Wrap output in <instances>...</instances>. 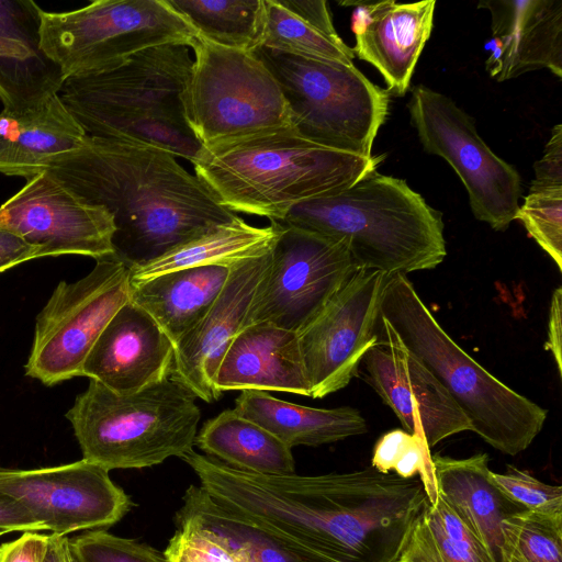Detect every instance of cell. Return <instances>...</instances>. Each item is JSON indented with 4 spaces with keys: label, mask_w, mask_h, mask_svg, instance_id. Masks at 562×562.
I'll return each mask as SVG.
<instances>
[{
    "label": "cell",
    "mask_w": 562,
    "mask_h": 562,
    "mask_svg": "<svg viewBox=\"0 0 562 562\" xmlns=\"http://www.w3.org/2000/svg\"><path fill=\"white\" fill-rule=\"evenodd\" d=\"M181 459L216 503L290 539L312 562H394L427 499L419 479L372 467L265 475L193 449Z\"/></svg>",
    "instance_id": "6da1fadb"
},
{
    "label": "cell",
    "mask_w": 562,
    "mask_h": 562,
    "mask_svg": "<svg viewBox=\"0 0 562 562\" xmlns=\"http://www.w3.org/2000/svg\"><path fill=\"white\" fill-rule=\"evenodd\" d=\"M47 171L86 202L112 214L114 255L128 268L237 216L176 155L144 143L87 135L80 148Z\"/></svg>",
    "instance_id": "7a4b0ae2"
},
{
    "label": "cell",
    "mask_w": 562,
    "mask_h": 562,
    "mask_svg": "<svg viewBox=\"0 0 562 562\" xmlns=\"http://www.w3.org/2000/svg\"><path fill=\"white\" fill-rule=\"evenodd\" d=\"M383 157L339 151L282 130L202 148L191 164L222 206L280 222L293 206L376 171Z\"/></svg>",
    "instance_id": "3957f363"
},
{
    "label": "cell",
    "mask_w": 562,
    "mask_h": 562,
    "mask_svg": "<svg viewBox=\"0 0 562 562\" xmlns=\"http://www.w3.org/2000/svg\"><path fill=\"white\" fill-rule=\"evenodd\" d=\"M280 223L337 239L358 269L387 276L430 270L447 256L441 213L405 180L376 171L293 206Z\"/></svg>",
    "instance_id": "277c9868"
},
{
    "label": "cell",
    "mask_w": 562,
    "mask_h": 562,
    "mask_svg": "<svg viewBox=\"0 0 562 562\" xmlns=\"http://www.w3.org/2000/svg\"><path fill=\"white\" fill-rule=\"evenodd\" d=\"M189 48L144 49L115 69L67 78L58 95L87 135L153 145L192 162L202 146L182 113Z\"/></svg>",
    "instance_id": "5b68a950"
},
{
    "label": "cell",
    "mask_w": 562,
    "mask_h": 562,
    "mask_svg": "<svg viewBox=\"0 0 562 562\" xmlns=\"http://www.w3.org/2000/svg\"><path fill=\"white\" fill-rule=\"evenodd\" d=\"M380 316L446 389L472 431L509 456L530 446L544 426L548 411L470 357L440 326L406 276L387 277Z\"/></svg>",
    "instance_id": "8992f818"
},
{
    "label": "cell",
    "mask_w": 562,
    "mask_h": 562,
    "mask_svg": "<svg viewBox=\"0 0 562 562\" xmlns=\"http://www.w3.org/2000/svg\"><path fill=\"white\" fill-rule=\"evenodd\" d=\"M196 398L170 375L124 395L90 380L66 417L82 459L108 471L143 469L193 449L201 417Z\"/></svg>",
    "instance_id": "52a82bcc"
},
{
    "label": "cell",
    "mask_w": 562,
    "mask_h": 562,
    "mask_svg": "<svg viewBox=\"0 0 562 562\" xmlns=\"http://www.w3.org/2000/svg\"><path fill=\"white\" fill-rule=\"evenodd\" d=\"M278 81L294 131L318 145L371 157L389 112V91L353 64L300 57L258 47L252 50Z\"/></svg>",
    "instance_id": "ba28073f"
},
{
    "label": "cell",
    "mask_w": 562,
    "mask_h": 562,
    "mask_svg": "<svg viewBox=\"0 0 562 562\" xmlns=\"http://www.w3.org/2000/svg\"><path fill=\"white\" fill-rule=\"evenodd\" d=\"M181 93L187 126L202 148L282 130H294L282 90L254 52L196 36Z\"/></svg>",
    "instance_id": "9c48e42d"
},
{
    "label": "cell",
    "mask_w": 562,
    "mask_h": 562,
    "mask_svg": "<svg viewBox=\"0 0 562 562\" xmlns=\"http://www.w3.org/2000/svg\"><path fill=\"white\" fill-rule=\"evenodd\" d=\"M40 48L67 78L115 69L159 45L191 48L198 34L166 0H95L67 12L40 9Z\"/></svg>",
    "instance_id": "30bf717a"
},
{
    "label": "cell",
    "mask_w": 562,
    "mask_h": 562,
    "mask_svg": "<svg viewBox=\"0 0 562 562\" xmlns=\"http://www.w3.org/2000/svg\"><path fill=\"white\" fill-rule=\"evenodd\" d=\"M76 282L58 283L35 323L25 374L45 385L82 376L92 346L130 300V269L114 254Z\"/></svg>",
    "instance_id": "8fae6325"
},
{
    "label": "cell",
    "mask_w": 562,
    "mask_h": 562,
    "mask_svg": "<svg viewBox=\"0 0 562 562\" xmlns=\"http://www.w3.org/2000/svg\"><path fill=\"white\" fill-rule=\"evenodd\" d=\"M407 106L424 150L454 169L474 216L495 231H505L519 209L518 171L492 151L473 120L449 97L418 85Z\"/></svg>",
    "instance_id": "7c38bea8"
},
{
    "label": "cell",
    "mask_w": 562,
    "mask_h": 562,
    "mask_svg": "<svg viewBox=\"0 0 562 562\" xmlns=\"http://www.w3.org/2000/svg\"><path fill=\"white\" fill-rule=\"evenodd\" d=\"M280 224L269 269L258 285L245 327L270 323L299 333L358 267L344 243Z\"/></svg>",
    "instance_id": "4fadbf2b"
},
{
    "label": "cell",
    "mask_w": 562,
    "mask_h": 562,
    "mask_svg": "<svg viewBox=\"0 0 562 562\" xmlns=\"http://www.w3.org/2000/svg\"><path fill=\"white\" fill-rule=\"evenodd\" d=\"M387 274L358 269L317 316L297 333L310 396L323 398L357 376L375 341Z\"/></svg>",
    "instance_id": "5bb4252c"
},
{
    "label": "cell",
    "mask_w": 562,
    "mask_h": 562,
    "mask_svg": "<svg viewBox=\"0 0 562 562\" xmlns=\"http://www.w3.org/2000/svg\"><path fill=\"white\" fill-rule=\"evenodd\" d=\"M109 472L85 459L32 470L0 468V492L20 502L45 530L67 536L110 527L130 510V496Z\"/></svg>",
    "instance_id": "9a60e30c"
},
{
    "label": "cell",
    "mask_w": 562,
    "mask_h": 562,
    "mask_svg": "<svg viewBox=\"0 0 562 562\" xmlns=\"http://www.w3.org/2000/svg\"><path fill=\"white\" fill-rule=\"evenodd\" d=\"M0 227L38 247L41 257L82 255L97 260L114 254L112 214L86 202L49 171L27 179L0 205Z\"/></svg>",
    "instance_id": "2e32d148"
},
{
    "label": "cell",
    "mask_w": 562,
    "mask_h": 562,
    "mask_svg": "<svg viewBox=\"0 0 562 562\" xmlns=\"http://www.w3.org/2000/svg\"><path fill=\"white\" fill-rule=\"evenodd\" d=\"M375 336L357 376L394 412L404 430L420 436L429 449L452 435L472 431L469 419L446 389L405 348L380 314Z\"/></svg>",
    "instance_id": "e0dca14e"
},
{
    "label": "cell",
    "mask_w": 562,
    "mask_h": 562,
    "mask_svg": "<svg viewBox=\"0 0 562 562\" xmlns=\"http://www.w3.org/2000/svg\"><path fill=\"white\" fill-rule=\"evenodd\" d=\"M271 250L233 265L210 310L173 346L170 376L204 402L221 397L214 383L216 371L228 346L245 327L258 285L269 269Z\"/></svg>",
    "instance_id": "ac0fdd59"
},
{
    "label": "cell",
    "mask_w": 562,
    "mask_h": 562,
    "mask_svg": "<svg viewBox=\"0 0 562 562\" xmlns=\"http://www.w3.org/2000/svg\"><path fill=\"white\" fill-rule=\"evenodd\" d=\"M173 355L170 338L146 311L128 300L92 346L82 376L116 394H131L168 378Z\"/></svg>",
    "instance_id": "d6986e66"
},
{
    "label": "cell",
    "mask_w": 562,
    "mask_h": 562,
    "mask_svg": "<svg viewBox=\"0 0 562 562\" xmlns=\"http://www.w3.org/2000/svg\"><path fill=\"white\" fill-rule=\"evenodd\" d=\"M339 4L355 7L351 16L355 55L380 71L390 91L404 95L430 37L436 1H341Z\"/></svg>",
    "instance_id": "ffe728a7"
},
{
    "label": "cell",
    "mask_w": 562,
    "mask_h": 562,
    "mask_svg": "<svg viewBox=\"0 0 562 562\" xmlns=\"http://www.w3.org/2000/svg\"><path fill=\"white\" fill-rule=\"evenodd\" d=\"M492 19L486 70L498 81L547 68L562 78V0L481 1Z\"/></svg>",
    "instance_id": "44dd1931"
},
{
    "label": "cell",
    "mask_w": 562,
    "mask_h": 562,
    "mask_svg": "<svg viewBox=\"0 0 562 562\" xmlns=\"http://www.w3.org/2000/svg\"><path fill=\"white\" fill-rule=\"evenodd\" d=\"M214 383L220 395L261 391L310 396L297 333L270 323L244 327L225 351Z\"/></svg>",
    "instance_id": "7402d4cb"
},
{
    "label": "cell",
    "mask_w": 562,
    "mask_h": 562,
    "mask_svg": "<svg viewBox=\"0 0 562 562\" xmlns=\"http://www.w3.org/2000/svg\"><path fill=\"white\" fill-rule=\"evenodd\" d=\"M87 133L58 93L0 113V172L30 179L82 145Z\"/></svg>",
    "instance_id": "603a6c76"
},
{
    "label": "cell",
    "mask_w": 562,
    "mask_h": 562,
    "mask_svg": "<svg viewBox=\"0 0 562 562\" xmlns=\"http://www.w3.org/2000/svg\"><path fill=\"white\" fill-rule=\"evenodd\" d=\"M40 9L32 0H0V99L19 110L59 93V68L40 48Z\"/></svg>",
    "instance_id": "cb8c5ba5"
},
{
    "label": "cell",
    "mask_w": 562,
    "mask_h": 562,
    "mask_svg": "<svg viewBox=\"0 0 562 562\" xmlns=\"http://www.w3.org/2000/svg\"><path fill=\"white\" fill-rule=\"evenodd\" d=\"M438 496L467 528L486 547L496 562L504 548L502 521L524 510L495 485L488 456L477 453L465 459L432 457Z\"/></svg>",
    "instance_id": "d4e9b609"
},
{
    "label": "cell",
    "mask_w": 562,
    "mask_h": 562,
    "mask_svg": "<svg viewBox=\"0 0 562 562\" xmlns=\"http://www.w3.org/2000/svg\"><path fill=\"white\" fill-rule=\"evenodd\" d=\"M231 268L223 265L192 267L130 284V301L146 311L175 346L210 310Z\"/></svg>",
    "instance_id": "484cf974"
},
{
    "label": "cell",
    "mask_w": 562,
    "mask_h": 562,
    "mask_svg": "<svg viewBox=\"0 0 562 562\" xmlns=\"http://www.w3.org/2000/svg\"><path fill=\"white\" fill-rule=\"evenodd\" d=\"M233 409L273 434L290 448L317 447L368 431L366 419L353 407H308L261 391L240 392Z\"/></svg>",
    "instance_id": "4316f807"
},
{
    "label": "cell",
    "mask_w": 562,
    "mask_h": 562,
    "mask_svg": "<svg viewBox=\"0 0 562 562\" xmlns=\"http://www.w3.org/2000/svg\"><path fill=\"white\" fill-rule=\"evenodd\" d=\"M258 47L346 64L356 56L336 32L324 0H263Z\"/></svg>",
    "instance_id": "83f0119b"
},
{
    "label": "cell",
    "mask_w": 562,
    "mask_h": 562,
    "mask_svg": "<svg viewBox=\"0 0 562 562\" xmlns=\"http://www.w3.org/2000/svg\"><path fill=\"white\" fill-rule=\"evenodd\" d=\"M280 231L281 224L277 221H270L269 226L257 227L237 215L154 260L130 267V284L180 269L233 266L265 255L272 249Z\"/></svg>",
    "instance_id": "f1b7e54d"
},
{
    "label": "cell",
    "mask_w": 562,
    "mask_h": 562,
    "mask_svg": "<svg viewBox=\"0 0 562 562\" xmlns=\"http://www.w3.org/2000/svg\"><path fill=\"white\" fill-rule=\"evenodd\" d=\"M194 445L238 470L265 475L294 473L292 448L258 424L226 409L206 420Z\"/></svg>",
    "instance_id": "f546056e"
},
{
    "label": "cell",
    "mask_w": 562,
    "mask_h": 562,
    "mask_svg": "<svg viewBox=\"0 0 562 562\" xmlns=\"http://www.w3.org/2000/svg\"><path fill=\"white\" fill-rule=\"evenodd\" d=\"M176 516L193 519L225 539L247 562H312L290 539L216 503L201 486L190 485Z\"/></svg>",
    "instance_id": "4dcf8cb0"
},
{
    "label": "cell",
    "mask_w": 562,
    "mask_h": 562,
    "mask_svg": "<svg viewBox=\"0 0 562 562\" xmlns=\"http://www.w3.org/2000/svg\"><path fill=\"white\" fill-rule=\"evenodd\" d=\"M394 562H496L439 497L426 499Z\"/></svg>",
    "instance_id": "1f68e13d"
},
{
    "label": "cell",
    "mask_w": 562,
    "mask_h": 562,
    "mask_svg": "<svg viewBox=\"0 0 562 562\" xmlns=\"http://www.w3.org/2000/svg\"><path fill=\"white\" fill-rule=\"evenodd\" d=\"M196 32L220 46L252 52L263 26V0H166Z\"/></svg>",
    "instance_id": "d6a6232c"
},
{
    "label": "cell",
    "mask_w": 562,
    "mask_h": 562,
    "mask_svg": "<svg viewBox=\"0 0 562 562\" xmlns=\"http://www.w3.org/2000/svg\"><path fill=\"white\" fill-rule=\"evenodd\" d=\"M504 543L529 562H562V514L521 510L502 521Z\"/></svg>",
    "instance_id": "836d02e7"
},
{
    "label": "cell",
    "mask_w": 562,
    "mask_h": 562,
    "mask_svg": "<svg viewBox=\"0 0 562 562\" xmlns=\"http://www.w3.org/2000/svg\"><path fill=\"white\" fill-rule=\"evenodd\" d=\"M515 220L562 270V187L530 186Z\"/></svg>",
    "instance_id": "e575fe53"
},
{
    "label": "cell",
    "mask_w": 562,
    "mask_h": 562,
    "mask_svg": "<svg viewBox=\"0 0 562 562\" xmlns=\"http://www.w3.org/2000/svg\"><path fill=\"white\" fill-rule=\"evenodd\" d=\"M178 530L164 551L165 562H247L224 538L193 519L176 516Z\"/></svg>",
    "instance_id": "d590c367"
},
{
    "label": "cell",
    "mask_w": 562,
    "mask_h": 562,
    "mask_svg": "<svg viewBox=\"0 0 562 562\" xmlns=\"http://www.w3.org/2000/svg\"><path fill=\"white\" fill-rule=\"evenodd\" d=\"M68 543L78 562H165L158 550L134 539L114 536L105 529L68 538Z\"/></svg>",
    "instance_id": "8d00e7d4"
},
{
    "label": "cell",
    "mask_w": 562,
    "mask_h": 562,
    "mask_svg": "<svg viewBox=\"0 0 562 562\" xmlns=\"http://www.w3.org/2000/svg\"><path fill=\"white\" fill-rule=\"evenodd\" d=\"M491 477L498 490L524 510L561 515L562 487L547 484L527 471L507 465L504 473L491 471Z\"/></svg>",
    "instance_id": "74e56055"
},
{
    "label": "cell",
    "mask_w": 562,
    "mask_h": 562,
    "mask_svg": "<svg viewBox=\"0 0 562 562\" xmlns=\"http://www.w3.org/2000/svg\"><path fill=\"white\" fill-rule=\"evenodd\" d=\"M536 179L531 186L562 187V125L552 130V135L546 145L543 157L536 161Z\"/></svg>",
    "instance_id": "f35d334b"
},
{
    "label": "cell",
    "mask_w": 562,
    "mask_h": 562,
    "mask_svg": "<svg viewBox=\"0 0 562 562\" xmlns=\"http://www.w3.org/2000/svg\"><path fill=\"white\" fill-rule=\"evenodd\" d=\"M416 436L404 429H393L383 434L374 446L371 467L381 473H391L396 461Z\"/></svg>",
    "instance_id": "ab89813d"
},
{
    "label": "cell",
    "mask_w": 562,
    "mask_h": 562,
    "mask_svg": "<svg viewBox=\"0 0 562 562\" xmlns=\"http://www.w3.org/2000/svg\"><path fill=\"white\" fill-rule=\"evenodd\" d=\"M48 535L25 531L18 539L0 546V562H43Z\"/></svg>",
    "instance_id": "60d3db41"
},
{
    "label": "cell",
    "mask_w": 562,
    "mask_h": 562,
    "mask_svg": "<svg viewBox=\"0 0 562 562\" xmlns=\"http://www.w3.org/2000/svg\"><path fill=\"white\" fill-rule=\"evenodd\" d=\"M0 530L41 531L45 527L20 502L0 492Z\"/></svg>",
    "instance_id": "b9f144b4"
},
{
    "label": "cell",
    "mask_w": 562,
    "mask_h": 562,
    "mask_svg": "<svg viewBox=\"0 0 562 562\" xmlns=\"http://www.w3.org/2000/svg\"><path fill=\"white\" fill-rule=\"evenodd\" d=\"M36 258H41L38 247L30 245L13 232L0 227V272Z\"/></svg>",
    "instance_id": "7bdbcfd3"
},
{
    "label": "cell",
    "mask_w": 562,
    "mask_h": 562,
    "mask_svg": "<svg viewBox=\"0 0 562 562\" xmlns=\"http://www.w3.org/2000/svg\"><path fill=\"white\" fill-rule=\"evenodd\" d=\"M548 340L544 348L553 355L558 372L562 373V288L558 286L551 296L548 319Z\"/></svg>",
    "instance_id": "ee69618b"
},
{
    "label": "cell",
    "mask_w": 562,
    "mask_h": 562,
    "mask_svg": "<svg viewBox=\"0 0 562 562\" xmlns=\"http://www.w3.org/2000/svg\"><path fill=\"white\" fill-rule=\"evenodd\" d=\"M67 536L48 535L47 548L43 562H66L65 544Z\"/></svg>",
    "instance_id": "f6af8a7d"
},
{
    "label": "cell",
    "mask_w": 562,
    "mask_h": 562,
    "mask_svg": "<svg viewBox=\"0 0 562 562\" xmlns=\"http://www.w3.org/2000/svg\"><path fill=\"white\" fill-rule=\"evenodd\" d=\"M501 562H529L517 550L508 544H504Z\"/></svg>",
    "instance_id": "bcb514c9"
},
{
    "label": "cell",
    "mask_w": 562,
    "mask_h": 562,
    "mask_svg": "<svg viewBox=\"0 0 562 562\" xmlns=\"http://www.w3.org/2000/svg\"><path fill=\"white\" fill-rule=\"evenodd\" d=\"M65 554H66V562H78V560L75 558V555L72 554V552L69 548L68 538H67L66 544H65Z\"/></svg>",
    "instance_id": "7dc6e473"
},
{
    "label": "cell",
    "mask_w": 562,
    "mask_h": 562,
    "mask_svg": "<svg viewBox=\"0 0 562 562\" xmlns=\"http://www.w3.org/2000/svg\"><path fill=\"white\" fill-rule=\"evenodd\" d=\"M3 533H5L4 531L0 530V536H2Z\"/></svg>",
    "instance_id": "c3c4849f"
}]
</instances>
